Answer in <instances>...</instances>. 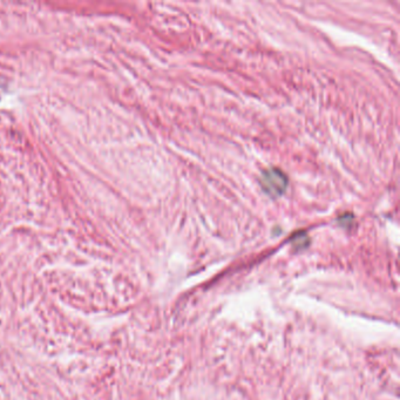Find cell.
Masks as SVG:
<instances>
[{
	"label": "cell",
	"instance_id": "6da1fadb",
	"mask_svg": "<svg viewBox=\"0 0 400 400\" xmlns=\"http://www.w3.org/2000/svg\"><path fill=\"white\" fill-rule=\"evenodd\" d=\"M262 189L270 197L276 198L284 194L288 187V177L281 169L271 168L262 173L259 179Z\"/></svg>",
	"mask_w": 400,
	"mask_h": 400
}]
</instances>
